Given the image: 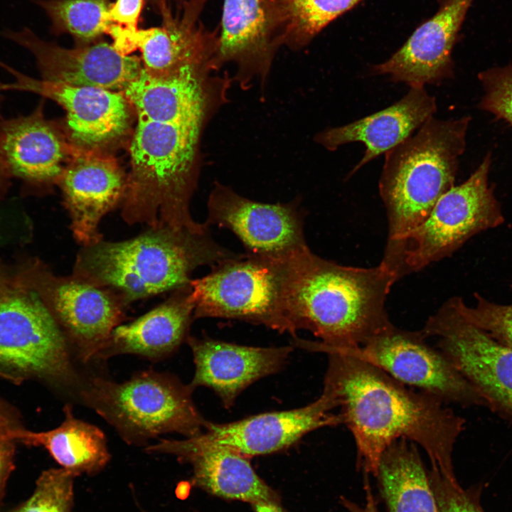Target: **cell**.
I'll list each match as a JSON object with an SVG mask.
<instances>
[{
	"mask_svg": "<svg viewBox=\"0 0 512 512\" xmlns=\"http://www.w3.org/2000/svg\"><path fill=\"white\" fill-rule=\"evenodd\" d=\"M144 451L171 454L181 462L189 463L193 482L213 495L254 504L275 505L271 490L255 473L247 457L207 442L199 435L182 440L160 439L146 446Z\"/></svg>",
	"mask_w": 512,
	"mask_h": 512,
	"instance_id": "21",
	"label": "cell"
},
{
	"mask_svg": "<svg viewBox=\"0 0 512 512\" xmlns=\"http://www.w3.org/2000/svg\"><path fill=\"white\" fill-rule=\"evenodd\" d=\"M255 506L256 512H281L277 506L267 503H257Z\"/></svg>",
	"mask_w": 512,
	"mask_h": 512,
	"instance_id": "38",
	"label": "cell"
},
{
	"mask_svg": "<svg viewBox=\"0 0 512 512\" xmlns=\"http://www.w3.org/2000/svg\"><path fill=\"white\" fill-rule=\"evenodd\" d=\"M474 297L476 303L469 306L462 297H454L461 314L498 342L512 347V303H495L478 293Z\"/></svg>",
	"mask_w": 512,
	"mask_h": 512,
	"instance_id": "31",
	"label": "cell"
},
{
	"mask_svg": "<svg viewBox=\"0 0 512 512\" xmlns=\"http://www.w3.org/2000/svg\"><path fill=\"white\" fill-rule=\"evenodd\" d=\"M9 174L5 166V164L0 156V181L5 178Z\"/></svg>",
	"mask_w": 512,
	"mask_h": 512,
	"instance_id": "39",
	"label": "cell"
},
{
	"mask_svg": "<svg viewBox=\"0 0 512 512\" xmlns=\"http://www.w3.org/2000/svg\"><path fill=\"white\" fill-rule=\"evenodd\" d=\"M0 372L69 383L76 378L68 341L45 303L18 293L0 302Z\"/></svg>",
	"mask_w": 512,
	"mask_h": 512,
	"instance_id": "10",
	"label": "cell"
},
{
	"mask_svg": "<svg viewBox=\"0 0 512 512\" xmlns=\"http://www.w3.org/2000/svg\"><path fill=\"white\" fill-rule=\"evenodd\" d=\"M478 78L484 89L479 109L512 124V65L485 70Z\"/></svg>",
	"mask_w": 512,
	"mask_h": 512,
	"instance_id": "32",
	"label": "cell"
},
{
	"mask_svg": "<svg viewBox=\"0 0 512 512\" xmlns=\"http://www.w3.org/2000/svg\"><path fill=\"white\" fill-rule=\"evenodd\" d=\"M1 98L0 97V119L2 118L1 115Z\"/></svg>",
	"mask_w": 512,
	"mask_h": 512,
	"instance_id": "41",
	"label": "cell"
},
{
	"mask_svg": "<svg viewBox=\"0 0 512 512\" xmlns=\"http://www.w3.org/2000/svg\"><path fill=\"white\" fill-rule=\"evenodd\" d=\"M65 418L56 428L34 432L18 428L14 440L28 445L43 446L59 464L76 477L95 476L110 460L104 432L97 427L76 418L72 407L63 408Z\"/></svg>",
	"mask_w": 512,
	"mask_h": 512,
	"instance_id": "26",
	"label": "cell"
},
{
	"mask_svg": "<svg viewBox=\"0 0 512 512\" xmlns=\"http://www.w3.org/2000/svg\"><path fill=\"white\" fill-rule=\"evenodd\" d=\"M290 255H237L212 267L206 276L191 279L194 319H238L295 336L285 302Z\"/></svg>",
	"mask_w": 512,
	"mask_h": 512,
	"instance_id": "8",
	"label": "cell"
},
{
	"mask_svg": "<svg viewBox=\"0 0 512 512\" xmlns=\"http://www.w3.org/2000/svg\"><path fill=\"white\" fill-rule=\"evenodd\" d=\"M43 108L42 101L28 115L0 119V156L8 173L33 184L58 183L75 149Z\"/></svg>",
	"mask_w": 512,
	"mask_h": 512,
	"instance_id": "23",
	"label": "cell"
},
{
	"mask_svg": "<svg viewBox=\"0 0 512 512\" xmlns=\"http://www.w3.org/2000/svg\"><path fill=\"white\" fill-rule=\"evenodd\" d=\"M491 164L487 154L466 181L438 200L422 223L386 243L380 263L397 281L450 256L474 235L503 223L501 205L489 183Z\"/></svg>",
	"mask_w": 512,
	"mask_h": 512,
	"instance_id": "7",
	"label": "cell"
},
{
	"mask_svg": "<svg viewBox=\"0 0 512 512\" xmlns=\"http://www.w3.org/2000/svg\"><path fill=\"white\" fill-rule=\"evenodd\" d=\"M35 3L49 18L53 34H70L78 43L97 41L113 24L109 18V0H35Z\"/></svg>",
	"mask_w": 512,
	"mask_h": 512,
	"instance_id": "29",
	"label": "cell"
},
{
	"mask_svg": "<svg viewBox=\"0 0 512 512\" xmlns=\"http://www.w3.org/2000/svg\"><path fill=\"white\" fill-rule=\"evenodd\" d=\"M144 3V0H116L110 5V21L128 31L138 29V21Z\"/></svg>",
	"mask_w": 512,
	"mask_h": 512,
	"instance_id": "34",
	"label": "cell"
},
{
	"mask_svg": "<svg viewBox=\"0 0 512 512\" xmlns=\"http://www.w3.org/2000/svg\"><path fill=\"white\" fill-rule=\"evenodd\" d=\"M429 477L439 512H484L476 496L464 490L457 479H447L432 469Z\"/></svg>",
	"mask_w": 512,
	"mask_h": 512,
	"instance_id": "33",
	"label": "cell"
},
{
	"mask_svg": "<svg viewBox=\"0 0 512 512\" xmlns=\"http://www.w3.org/2000/svg\"><path fill=\"white\" fill-rule=\"evenodd\" d=\"M47 307L80 359L97 358L114 329L126 319L127 306L108 289L73 274L48 277Z\"/></svg>",
	"mask_w": 512,
	"mask_h": 512,
	"instance_id": "17",
	"label": "cell"
},
{
	"mask_svg": "<svg viewBox=\"0 0 512 512\" xmlns=\"http://www.w3.org/2000/svg\"><path fill=\"white\" fill-rule=\"evenodd\" d=\"M58 183L70 218L74 239L87 246L102 240V218L124 201L127 177L104 151L75 148Z\"/></svg>",
	"mask_w": 512,
	"mask_h": 512,
	"instance_id": "16",
	"label": "cell"
},
{
	"mask_svg": "<svg viewBox=\"0 0 512 512\" xmlns=\"http://www.w3.org/2000/svg\"><path fill=\"white\" fill-rule=\"evenodd\" d=\"M215 71L233 64L242 89L257 80L265 85L275 55L282 47L266 0H223Z\"/></svg>",
	"mask_w": 512,
	"mask_h": 512,
	"instance_id": "19",
	"label": "cell"
},
{
	"mask_svg": "<svg viewBox=\"0 0 512 512\" xmlns=\"http://www.w3.org/2000/svg\"><path fill=\"white\" fill-rule=\"evenodd\" d=\"M376 477L389 512H439L415 443L405 439L392 443L381 455Z\"/></svg>",
	"mask_w": 512,
	"mask_h": 512,
	"instance_id": "27",
	"label": "cell"
},
{
	"mask_svg": "<svg viewBox=\"0 0 512 512\" xmlns=\"http://www.w3.org/2000/svg\"><path fill=\"white\" fill-rule=\"evenodd\" d=\"M209 1L160 0L154 7L161 18V26L128 31L112 24L107 34L122 54L139 50L144 69L154 76L169 75L188 66L214 69L219 26L210 30L201 20Z\"/></svg>",
	"mask_w": 512,
	"mask_h": 512,
	"instance_id": "11",
	"label": "cell"
},
{
	"mask_svg": "<svg viewBox=\"0 0 512 512\" xmlns=\"http://www.w3.org/2000/svg\"><path fill=\"white\" fill-rule=\"evenodd\" d=\"M75 478L63 468L43 471L32 496L14 512H75Z\"/></svg>",
	"mask_w": 512,
	"mask_h": 512,
	"instance_id": "30",
	"label": "cell"
},
{
	"mask_svg": "<svg viewBox=\"0 0 512 512\" xmlns=\"http://www.w3.org/2000/svg\"><path fill=\"white\" fill-rule=\"evenodd\" d=\"M211 238L169 227L149 228L125 240L102 239L78 251L73 274L132 302L190 284L191 273L236 256Z\"/></svg>",
	"mask_w": 512,
	"mask_h": 512,
	"instance_id": "4",
	"label": "cell"
},
{
	"mask_svg": "<svg viewBox=\"0 0 512 512\" xmlns=\"http://www.w3.org/2000/svg\"><path fill=\"white\" fill-rule=\"evenodd\" d=\"M160 1V0H150V1L152 3V4H153L154 6H155V4H156L158 1Z\"/></svg>",
	"mask_w": 512,
	"mask_h": 512,
	"instance_id": "40",
	"label": "cell"
},
{
	"mask_svg": "<svg viewBox=\"0 0 512 512\" xmlns=\"http://www.w3.org/2000/svg\"><path fill=\"white\" fill-rule=\"evenodd\" d=\"M14 441L0 438V503L4 495L6 481L14 465Z\"/></svg>",
	"mask_w": 512,
	"mask_h": 512,
	"instance_id": "35",
	"label": "cell"
},
{
	"mask_svg": "<svg viewBox=\"0 0 512 512\" xmlns=\"http://www.w3.org/2000/svg\"><path fill=\"white\" fill-rule=\"evenodd\" d=\"M396 281L381 263L345 266L309 247L293 253L287 260V313L296 331L307 330L320 339L298 343L322 352L363 345L391 324L385 302Z\"/></svg>",
	"mask_w": 512,
	"mask_h": 512,
	"instance_id": "3",
	"label": "cell"
},
{
	"mask_svg": "<svg viewBox=\"0 0 512 512\" xmlns=\"http://www.w3.org/2000/svg\"><path fill=\"white\" fill-rule=\"evenodd\" d=\"M124 95L137 115L121 217L128 225L201 233L190 203L201 169V139L223 102L186 80L145 77Z\"/></svg>",
	"mask_w": 512,
	"mask_h": 512,
	"instance_id": "1",
	"label": "cell"
},
{
	"mask_svg": "<svg viewBox=\"0 0 512 512\" xmlns=\"http://www.w3.org/2000/svg\"><path fill=\"white\" fill-rule=\"evenodd\" d=\"M190 284L171 292L164 302L130 323L117 326L97 358L135 354L164 358L186 341L193 317Z\"/></svg>",
	"mask_w": 512,
	"mask_h": 512,
	"instance_id": "25",
	"label": "cell"
},
{
	"mask_svg": "<svg viewBox=\"0 0 512 512\" xmlns=\"http://www.w3.org/2000/svg\"><path fill=\"white\" fill-rule=\"evenodd\" d=\"M427 338L422 330H404L391 323L359 347L336 350L367 361L446 405H484L472 386Z\"/></svg>",
	"mask_w": 512,
	"mask_h": 512,
	"instance_id": "12",
	"label": "cell"
},
{
	"mask_svg": "<svg viewBox=\"0 0 512 512\" xmlns=\"http://www.w3.org/2000/svg\"><path fill=\"white\" fill-rule=\"evenodd\" d=\"M208 212L206 223L230 230L249 255L281 258L308 247L303 216L295 202L255 201L216 181Z\"/></svg>",
	"mask_w": 512,
	"mask_h": 512,
	"instance_id": "14",
	"label": "cell"
},
{
	"mask_svg": "<svg viewBox=\"0 0 512 512\" xmlns=\"http://www.w3.org/2000/svg\"><path fill=\"white\" fill-rule=\"evenodd\" d=\"M196 370L190 385L212 389L229 408L255 381L279 371L292 346L253 347L188 336Z\"/></svg>",
	"mask_w": 512,
	"mask_h": 512,
	"instance_id": "22",
	"label": "cell"
},
{
	"mask_svg": "<svg viewBox=\"0 0 512 512\" xmlns=\"http://www.w3.org/2000/svg\"><path fill=\"white\" fill-rule=\"evenodd\" d=\"M1 35L29 51L41 79L73 86L121 92L142 72V60L102 41L66 48L39 38L29 28L6 29Z\"/></svg>",
	"mask_w": 512,
	"mask_h": 512,
	"instance_id": "15",
	"label": "cell"
},
{
	"mask_svg": "<svg viewBox=\"0 0 512 512\" xmlns=\"http://www.w3.org/2000/svg\"><path fill=\"white\" fill-rule=\"evenodd\" d=\"M0 66L14 78L11 83L0 82V91L33 92L64 109L67 138L75 148L104 151L127 134L133 109L123 92L36 79L2 62Z\"/></svg>",
	"mask_w": 512,
	"mask_h": 512,
	"instance_id": "13",
	"label": "cell"
},
{
	"mask_svg": "<svg viewBox=\"0 0 512 512\" xmlns=\"http://www.w3.org/2000/svg\"><path fill=\"white\" fill-rule=\"evenodd\" d=\"M361 0H266L284 46L300 50Z\"/></svg>",
	"mask_w": 512,
	"mask_h": 512,
	"instance_id": "28",
	"label": "cell"
},
{
	"mask_svg": "<svg viewBox=\"0 0 512 512\" xmlns=\"http://www.w3.org/2000/svg\"><path fill=\"white\" fill-rule=\"evenodd\" d=\"M474 0H446L387 60L372 70L410 87L438 83L453 75L452 53Z\"/></svg>",
	"mask_w": 512,
	"mask_h": 512,
	"instance_id": "20",
	"label": "cell"
},
{
	"mask_svg": "<svg viewBox=\"0 0 512 512\" xmlns=\"http://www.w3.org/2000/svg\"><path fill=\"white\" fill-rule=\"evenodd\" d=\"M143 512H146V511H144Z\"/></svg>",
	"mask_w": 512,
	"mask_h": 512,
	"instance_id": "42",
	"label": "cell"
},
{
	"mask_svg": "<svg viewBox=\"0 0 512 512\" xmlns=\"http://www.w3.org/2000/svg\"><path fill=\"white\" fill-rule=\"evenodd\" d=\"M193 390L175 376L146 370L122 383L93 378L80 395L124 442L142 445L166 433L187 438L202 433L206 420L194 405Z\"/></svg>",
	"mask_w": 512,
	"mask_h": 512,
	"instance_id": "6",
	"label": "cell"
},
{
	"mask_svg": "<svg viewBox=\"0 0 512 512\" xmlns=\"http://www.w3.org/2000/svg\"><path fill=\"white\" fill-rule=\"evenodd\" d=\"M365 491L366 503L363 507L358 506L348 499H343V506L349 512H378L370 486L368 484L366 485Z\"/></svg>",
	"mask_w": 512,
	"mask_h": 512,
	"instance_id": "36",
	"label": "cell"
},
{
	"mask_svg": "<svg viewBox=\"0 0 512 512\" xmlns=\"http://www.w3.org/2000/svg\"><path fill=\"white\" fill-rule=\"evenodd\" d=\"M470 120L432 117L415 135L385 154L379 192L386 209L387 242L422 223L438 200L454 186Z\"/></svg>",
	"mask_w": 512,
	"mask_h": 512,
	"instance_id": "5",
	"label": "cell"
},
{
	"mask_svg": "<svg viewBox=\"0 0 512 512\" xmlns=\"http://www.w3.org/2000/svg\"><path fill=\"white\" fill-rule=\"evenodd\" d=\"M338 402L329 392L313 402L294 410L265 412L228 423L205 421L204 441L229 448L246 457L286 449L315 430L343 424Z\"/></svg>",
	"mask_w": 512,
	"mask_h": 512,
	"instance_id": "18",
	"label": "cell"
},
{
	"mask_svg": "<svg viewBox=\"0 0 512 512\" xmlns=\"http://www.w3.org/2000/svg\"><path fill=\"white\" fill-rule=\"evenodd\" d=\"M422 331L489 408L512 425V347L468 321L454 297L427 320Z\"/></svg>",
	"mask_w": 512,
	"mask_h": 512,
	"instance_id": "9",
	"label": "cell"
},
{
	"mask_svg": "<svg viewBox=\"0 0 512 512\" xmlns=\"http://www.w3.org/2000/svg\"><path fill=\"white\" fill-rule=\"evenodd\" d=\"M436 110L435 97L424 87H410L393 105L348 124L321 131L315 135L314 141L329 151L351 142L363 143L366 146L363 157L352 174L410 137Z\"/></svg>",
	"mask_w": 512,
	"mask_h": 512,
	"instance_id": "24",
	"label": "cell"
},
{
	"mask_svg": "<svg viewBox=\"0 0 512 512\" xmlns=\"http://www.w3.org/2000/svg\"><path fill=\"white\" fill-rule=\"evenodd\" d=\"M329 356L324 389L338 402L339 414L356 447L357 467L375 476L382 454L407 439L427 454L431 469L456 479L452 452L465 420L435 397L411 388L381 369L339 350Z\"/></svg>",
	"mask_w": 512,
	"mask_h": 512,
	"instance_id": "2",
	"label": "cell"
},
{
	"mask_svg": "<svg viewBox=\"0 0 512 512\" xmlns=\"http://www.w3.org/2000/svg\"><path fill=\"white\" fill-rule=\"evenodd\" d=\"M18 428L0 406V438L14 441V434Z\"/></svg>",
	"mask_w": 512,
	"mask_h": 512,
	"instance_id": "37",
	"label": "cell"
}]
</instances>
